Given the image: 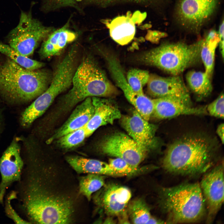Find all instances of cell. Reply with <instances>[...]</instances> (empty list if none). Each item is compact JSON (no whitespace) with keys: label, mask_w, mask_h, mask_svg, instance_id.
Instances as JSON below:
<instances>
[{"label":"cell","mask_w":224,"mask_h":224,"mask_svg":"<svg viewBox=\"0 0 224 224\" xmlns=\"http://www.w3.org/2000/svg\"><path fill=\"white\" fill-rule=\"evenodd\" d=\"M94 108L93 114L85 126L87 137L99 127L120 119L121 114L117 105L110 99L91 97Z\"/></svg>","instance_id":"cell-15"},{"label":"cell","mask_w":224,"mask_h":224,"mask_svg":"<svg viewBox=\"0 0 224 224\" xmlns=\"http://www.w3.org/2000/svg\"><path fill=\"white\" fill-rule=\"evenodd\" d=\"M146 16V13L137 11L132 14L117 17L110 22H105L110 35L115 42L122 45L130 42L135 33V25L141 23Z\"/></svg>","instance_id":"cell-16"},{"label":"cell","mask_w":224,"mask_h":224,"mask_svg":"<svg viewBox=\"0 0 224 224\" xmlns=\"http://www.w3.org/2000/svg\"></svg>","instance_id":"cell-39"},{"label":"cell","mask_w":224,"mask_h":224,"mask_svg":"<svg viewBox=\"0 0 224 224\" xmlns=\"http://www.w3.org/2000/svg\"><path fill=\"white\" fill-rule=\"evenodd\" d=\"M159 204L169 223H193L202 220L206 209L200 184L183 183L161 188Z\"/></svg>","instance_id":"cell-4"},{"label":"cell","mask_w":224,"mask_h":224,"mask_svg":"<svg viewBox=\"0 0 224 224\" xmlns=\"http://www.w3.org/2000/svg\"><path fill=\"white\" fill-rule=\"evenodd\" d=\"M0 52L15 63L26 68L34 70L39 69L44 65L41 62L33 60L23 55L10 46L0 43Z\"/></svg>","instance_id":"cell-24"},{"label":"cell","mask_w":224,"mask_h":224,"mask_svg":"<svg viewBox=\"0 0 224 224\" xmlns=\"http://www.w3.org/2000/svg\"><path fill=\"white\" fill-rule=\"evenodd\" d=\"M103 187L95 196L97 204L109 216H118L126 211L132 196L130 190L113 183Z\"/></svg>","instance_id":"cell-13"},{"label":"cell","mask_w":224,"mask_h":224,"mask_svg":"<svg viewBox=\"0 0 224 224\" xmlns=\"http://www.w3.org/2000/svg\"><path fill=\"white\" fill-rule=\"evenodd\" d=\"M186 78L189 88L198 99L211 94L212 86L210 78L205 72L191 71L187 73Z\"/></svg>","instance_id":"cell-21"},{"label":"cell","mask_w":224,"mask_h":224,"mask_svg":"<svg viewBox=\"0 0 224 224\" xmlns=\"http://www.w3.org/2000/svg\"><path fill=\"white\" fill-rule=\"evenodd\" d=\"M203 40L190 44L182 42H165L142 53L140 60L172 75H178L200 59Z\"/></svg>","instance_id":"cell-6"},{"label":"cell","mask_w":224,"mask_h":224,"mask_svg":"<svg viewBox=\"0 0 224 224\" xmlns=\"http://www.w3.org/2000/svg\"><path fill=\"white\" fill-rule=\"evenodd\" d=\"M224 96L221 93L213 101L206 105L208 114L219 118H224Z\"/></svg>","instance_id":"cell-32"},{"label":"cell","mask_w":224,"mask_h":224,"mask_svg":"<svg viewBox=\"0 0 224 224\" xmlns=\"http://www.w3.org/2000/svg\"><path fill=\"white\" fill-rule=\"evenodd\" d=\"M69 20L63 26L54 30L44 40L39 51L42 58L58 55L68 44L77 37V34L69 29Z\"/></svg>","instance_id":"cell-19"},{"label":"cell","mask_w":224,"mask_h":224,"mask_svg":"<svg viewBox=\"0 0 224 224\" xmlns=\"http://www.w3.org/2000/svg\"><path fill=\"white\" fill-rule=\"evenodd\" d=\"M68 7L82 11L76 0H46L42 8L43 10L48 12Z\"/></svg>","instance_id":"cell-30"},{"label":"cell","mask_w":224,"mask_h":224,"mask_svg":"<svg viewBox=\"0 0 224 224\" xmlns=\"http://www.w3.org/2000/svg\"><path fill=\"white\" fill-rule=\"evenodd\" d=\"M19 140L13 139L0 158V204L4 205L6 190L21 180L24 165Z\"/></svg>","instance_id":"cell-11"},{"label":"cell","mask_w":224,"mask_h":224,"mask_svg":"<svg viewBox=\"0 0 224 224\" xmlns=\"http://www.w3.org/2000/svg\"><path fill=\"white\" fill-rule=\"evenodd\" d=\"M51 77L47 70H29L7 57L0 63V95L10 104L29 102L46 90Z\"/></svg>","instance_id":"cell-3"},{"label":"cell","mask_w":224,"mask_h":224,"mask_svg":"<svg viewBox=\"0 0 224 224\" xmlns=\"http://www.w3.org/2000/svg\"><path fill=\"white\" fill-rule=\"evenodd\" d=\"M153 100L154 106L152 116L158 119H165L183 115L208 114L206 106L194 107L179 100L170 98H156Z\"/></svg>","instance_id":"cell-17"},{"label":"cell","mask_w":224,"mask_h":224,"mask_svg":"<svg viewBox=\"0 0 224 224\" xmlns=\"http://www.w3.org/2000/svg\"><path fill=\"white\" fill-rule=\"evenodd\" d=\"M16 198L15 191L11 192L7 197L5 204V212L7 216L16 224H30L18 214L11 204V201Z\"/></svg>","instance_id":"cell-31"},{"label":"cell","mask_w":224,"mask_h":224,"mask_svg":"<svg viewBox=\"0 0 224 224\" xmlns=\"http://www.w3.org/2000/svg\"><path fill=\"white\" fill-rule=\"evenodd\" d=\"M105 223H114V222L113 219L110 217H109L106 219L105 221Z\"/></svg>","instance_id":"cell-38"},{"label":"cell","mask_w":224,"mask_h":224,"mask_svg":"<svg viewBox=\"0 0 224 224\" xmlns=\"http://www.w3.org/2000/svg\"><path fill=\"white\" fill-rule=\"evenodd\" d=\"M85 5H96L105 6L108 4L120 2H129L142 4H148L155 0H76Z\"/></svg>","instance_id":"cell-33"},{"label":"cell","mask_w":224,"mask_h":224,"mask_svg":"<svg viewBox=\"0 0 224 224\" xmlns=\"http://www.w3.org/2000/svg\"><path fill=\"white\" fill-rule=\"evenodd\" d=\"M217 150L216 142L207 135L188 134L169 145L162 161V167L173 174H200L214 164Z\"/></svg>","instance_id":"cell-1"},{"label":"cell","mask_w":224,"mask_h":224,"mask_svg":"<svg viewBox=\"0 0 224 224\" xmlns=\"http://www.w3.org/2000/svg\"><path fill=\"white\" fill-rule=\"evenodd\" d=\"M119 217V222L120 223H129L128 220V215L127 210L118 216Z\"/></svg>","instance_id":"cell-36"},{"label":"cell","mask_w":224,"mask_h":224,"mask_svg":"<svg viewBox=\"0 0 224 224\" xmlns=\"http://www.w3.org/2000/svg\"><path fill=\"white\" fill-rule=\"evenodd\" d=\"M72 88L61 100L60 114L70 110L88 97H113L118 92L105 73L90 55L85 56L76 68Z\"/></svg>","instance_id":"cell-5"},{"label":"cell","mask_w":224,"mask_h":224,"mask_svg":"<svg viewBox=\"0 0 224 224\" xmlns=\"http://www.w3.org/2000/svg\"><path fill=\"white\" fill-rule=\"evenodd\" d=\"M116 171L124 176L137 174L143 169L129 164L124 160L118 157L109 159V163Z\"/></svg>","instance_id":"cell-28"},{"label":"cell","mask_w":224,"mask_h":224,"mask_svg":"<svg viewBox=\"0 0 224 224\" xmlns=\"http://www.w3.org/2000/svg\"><path fill=\"white\" fill-rule=\"evenodd\" d=\"M120 119L123 127L141 147L147 152L154 147L156 126L144 119L136 110L132 115L121 116Z\"/></svg>","instance_id":"cell-14"},{"label":"cell","mask_w":224,"mask_h":224,"mask_svg":"<svg viewBox=\"0 0 224 224\" xmlns=\"http://www.w3.org/2000/svg\"><path fill=\"white\" fill-rule=\"evenodd\" d=\"M223 123H221L217 127L216 132L217 134L221 139L222 142L224 143V126Z\"/></svg>","instance_id":"cell-35"},{"label":"cell","mask_w":224,"mask_h":224,"mask_svg":"<svg viewBox=\"0 0 224 224\" xmlns=\"http://www.w3.org/2000/svg\"><path fill=\"white\" fill-rule=\"evenodd\" d=\"M147 84V93L155 98L175 99L192 106L189 91L179 75L166 77L151 74Z\"/></svg>","instance_id":"cell-12"},{"label":"cell","mask_w":224,"mask_h":224,"mask_svg":"<svg viewBox=\"0 0 224 224\" xmlns=\"http://www.w3.org/2000/svg\"><path fill=\"white\" fill-rule=\"evenodd\" d=\"M68 163L77 173L94 174L113 176H124L116 171L109 163L95 159L78 156H68Z\"/></svg>","instance_id":"cell-20"},{"label":"cell","mask_w":224,"mask_h":224,"mask_svg":"<svg viewBox=\"0 0 224 224\" xmlns=\"http://www.w3.org/2000/svg\"><path fill=\"white\" fill-rule=\"evenodd\" d=\"M105 184L104 175L88 174L80 177L79 181V192L88 201L91 199L92 194L99 191Z\"/></svg>","instance_id":"cell-22"},{"label":"cell","mask_w":224,"mask_h":224,"mask_svg":"<svg viewBox=\"0 0 224 224\" xmlns=\"http://www.w3.org/2000/svg\"><path fill=\"white\" fill-rule=\"evenodd\" d=\"M215 51L210 48L203 40L200 51V58L205 67V72L210 78L214 70Z\"/></svg>","instance_id":"cell-29"},{"label":"cell","mask_w":224,"mask_h":224,"mask_svg":"<svg viewBox=\"0 0 224 224\" xmlns=\"http://www.w3.org/2000/svg\"><path fill=\"white\" fill-rule=\"evenodd\" d=\"M34 18L31 12L21 11L17 25L7 36L9 45L24 56L31 55L38 45L54 30Z\"/></svg>","instance_id":"cell-7"},{"label":"cell","mask_w":224,"mask_h":224,"mask_svg":"<svg viewBox=\"0 0 224 224\" xmlns=\"http://www.w3.org/2000/svg\"><path fill=\"white\" fill-rule=\"evenodd\" d=\"M127 210L128 216L134 224H146L152 216L149 207L142 198H137L129 202Z\"/></svg>","instance_id":"cell-23"},{"label":"cell","mask_w":224,"mask_h":224,"mask_svg":"<svg viewBox=\"0 0 224 224\" xmlns=\"http://www.w3.org/2000/svg\"><path fill=\"white\" fill-rule=\"evenodd\" d=\"M94 111L91 98L88 97L76 107L65 122L47 140V144L51 143L63 136L85 127Z\"/></svg>","instance_id":"cell-18"},{"label":"cell","mask_w":224,"mask_h":224,"mask_svg":"<svg viewBox=\"0 0 224 224\" xmlns=\"http://www.w3.org/2000/svg\"><path fill=\"white\" fill-rule=\"evenodd\" d=\"M220 0H179L175 7L176 20L184 29L197 33L212 17Z\"/></svg>","instance_id":"cell-8"},{"label":"cell","mask_w":224,"mask_h":224,"mask_svg":"<svg viewBox=\"0 0 224 224\" xmlns=\"http://www.w3.org/2000/svg\"><path fill=\"white\" fill-rule=\"evenodd\" d=\"M49 191L41 181L28 184L16 199L18 210L30 224L69 223L73 212L72 202Z\"/></svg>","instance_id":"cell-2"},{"label":"cell","mask_w":224,"mask_h":224,"mask_svg":"<svg viewBox=\"0 0 224 224\" xmlns=\"http://www.w3.org/2000/svg\"><path fill=\"white\" fill-rule=\"evenodd\" d=\"M164 221L151 216L146 224H162L165 223Z\"/></svg>","instance_id":"cell-37"},{"label":"cell","mask_w":224,"mask_h":224,"mask_svg":"<svg viewBox=\"0 0 224 224\" xmlns=\"http://www.w3.org/2000/svg\"><path fill=\"white\" fill-rule=\"evenodd\" d=\"M218 35L219 38V49L222 58H224V21L223 20L219 27Z\"/></svg>","instance_id":"cell-34"},{"label":"cell","mask_w":224,"mask_h":224,"mask_svg":"<svg viewBox=\"0 0 224 224\" xmlns=\"http://www.w3.org/2000/svg\"><path fill=\"white\" fill-rule=\"evenodd\" d=\"M149 76V72L147 71L132 69L127 73V82L134 92L143 94V87L147 84Z\"/></svg>","instance_id":"cell-26"},{"label":"cell","mask_w":224,"mask_h":224,"mask_svg":"<svg viewBox=\"0 0 224 224\" xmlns=\"http://www.w3.org/2000/svg\"><path fill=\"white\" fill-rule=\"evenodd\" d=\"M100 147L104 154L121 158L136 167H138L148 152L130 137L121 133L107 137L100 143Z\"/></svg>","instance_id":"cell-9"},{"label":"cell","mask_w":224,"mask_h":224,"mask_svg":"<svg viewBox=\"0 0 224 224\" xmlns=\"http://www.w3.org/2000/svg\"><path fill=\"white\" fill-rule=\"evenodd\" d=\"M87 137L85 126L61 137L58 139L57 143L61 148L68 149L80 145Z\"/></svg>","instance_id":"cell-27"},{"label":"cell","mask_w":224,"mask_h":224,"mask_svg":"<svg viewBox=\"0 0 224 224\" xmlns=\"http://www.w3.org/2000/svg\"><path fill=\"white\" fill-rule=\"evenodd\" d=\"M127 100L134 106L136 110L144 119L149 120L154 109L153 99L148 98L144 93H135Z\"/></svg>","instance_id":"cell-25"},{"label":"cell","mask_w":224,"mask_h":224,"mask_svg":"<svg viewBox=\"0 0 224 224\" xmlns=\"http://www.w3.org/2000/svg\"><path fill=\"white\" fill-rule=\"evenodd\" d=\"M224 170L223 164L206 172L200 184L206 209V222L214 221L224 201Z\"/></svg>","instance_id":"cell-10"}]
</instances>
